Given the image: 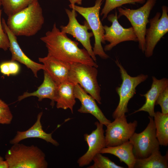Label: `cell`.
I'll return each mask as SVG.
<instances>
[{
	"label": "cell",
	"mask_w": 168,
	"mask_h": 168,
	"mask_svg": "<svg viewBox=\"0 0 168 168\" xmlns=\"http://www.w3.org/2000/svg\"><path fill=\"white\" fill-rule=\"evenodd\" d=\"M44 22L42 8L38 0L8 16L6 24L16 36L29 37L36 34Z\"/></svg>",
	"instance_id": "obj_2"
},
{
	"label": "cell",
	"mask_w": 168,
	"mask_h": 168,
	"mask_svg": "<svg viewBox=\"0 0 168 168\" xmlns=\"http://www.w3.org/2000/svg\"><path fill=\"white\" fill-rule=\"evenodd\" d=\"M115 63L119 67L122 80L119 86L116 88L119 96V101L118 106L112 114L113 119L119 117L128 112V103L136 93V88L148 77L147 75L141 74L135 77L129 75L119 60L116 58Z\"/></svg>",
	"instance_id": "obj_6"
},
{
	"label": "cell",
	"mask_w": 168,
	"mask_h": 168,
	"mask_svg": "<svg viewBox=\"0 0 168 168\" xmlns=\"http://www.w3.org/2000/svg\"><path fill=\"white\" fill-rule=\"evenodd\" d=\"M68 18V22L65 26H60L61 31L66 34H69L74 37L82 44L91 58L96 62V58L94 55L90 41L91 38L93 36L92 32H89L90 28L85 21L83 25L80 24L77 19V14L73 9L71 10L65 9Z\"/></svg>",
	"instance_id": "obj_11"
},
{
	"label": "cell",
	"mask_w": 168,
	"mask_h": 168,
	"mask_svg": "<svg viewBox=\"0 0 168 168\" xmlns=\"http://www.w3.org/2000/svg\"><path fill=\"white\" fill-rule=\"evenodd\" d=\"M12 145L5 155L9 168H47L45 155L37 146L19 143Z\"/></svg>",
	"instance_id": "obj_3"
},
{
	"label": "cell",
	"mask_w": 168,
	"mask_h": 168,
	"mask_svg": "<svg viewBox=\"0 0 168 168\" xmlns=\"http://www.w3.org/2000/svg\"><path fill=\"white\" fill-rule=\"evenodd\" d=\"M35 0H0L4 12L8 16L27 7Z\"/></svg>",
	"instance_id": "obj_24"
},
{
	"label": "cell",
	"mask_w": 168,
	"mask_h": 168,
	"mask_svg": "<svg viewBox=\"0 0 168 168\" xmlns=\"http://www.w3.org/2000/svg\"><path fill=\"white\" fill-rule=\"evenodd\" d=\"M13 118L8 105L0 99V124H9Z\"/></svg>",
	"instance_id": "obj_28"
},
{
	"label": "cell",
	"mask_w": 168,
	"mask_h": 168,
	"mask_svg": "<svg viewBox=\"0 0 168 168\" xmlns=\"http://www.w3.org/2000/svg\"><path fill=\"white\" fill-rule=\"evenodd\" d=\"M2 23L3 29L9 39L10 46L9 49L12 54L11 60L18 61L24 64L32 71L35 77H38V71L41 69L43 70L44 69V65L33 61L24 53L18 42L17 36L9 30L3 18L2 19Z\"/></svg>",
	"instance_id": "obj_14"
},
{
	"label": "cell",
	"mask_w": 168,
	"mask_h": 168,
	"mask_svg": "<svg viewBox=\"0 0 168 168\" xmlns=\"http://www.w3.org/2000/svg\"><path fill=\"white\" fill-rule=\"evenodd\" d=\"M148 118L149 122L145 129L139 133L135 132L129 140L136 158L147 157L155 150L160 149L153 117L149 116Z\"/></svg>",
	"instance_id": "obj_8"
},
{
	"label": "cell",
	"mask_w": 168,
	"mask_h": 168,
	"mask_svg": "<svg viewBox=\"0 0 168 168\" xmlns=\"http://www.w3.org/2000/svg\"><path fill=\"white\" fill-rule=\"evenodd\" d=\"M161 15L157 12L149 20L150 27L147 29L145 36V49L146 57L149 58L153 54L154 48L161 39L168 32V9L167 6L162 7Z\"/></svg>",
	"instance_id": "obj_9"
},
{
	"label": "cell",
	"mask_w": 168,
	"mask_h": 168,
	"mask_svg": "<svg viewBox=\"0 0 168 168\" xmlns=\"http://www.w3.org/2000/svg\"><path fill=\"white\" fill-rule=\"evenodd\" d=\"M82 0H68L70 2V5H74L77 4L79 5L82 4Z\"/></svg>",
	"instance_id": "obj_32"
},
{
	"label": "cell",
	"mask_w": 168,
	"mask_h": 168,
	"mask_svg": "<svg viewBox=\"0 0 168 168\" xmlns=\"http://www.w3.org/2000/svg\"><path fill=\"white\" fill-rule=\"evenodd\" d=\"M137 125L136 120L128 123L125 114L115 119L106 126V147L119 145L129 141Z\"/></svg>",
	"instance_id": "obj_10"
},
{
	"label": "cell",
	"mask_w": 168,
	"mask_h": 168,
	"mask_svg": "<svg viewBox=\"0 0 168 168\" xmlns=\"http://www.w3.org/2000/svg\"><path fill=\"white\" fill-rule=\"evenodd\" d=\"M74 84L68 80L58 85L55 98L56 107L66 110L69 109L73 113L76 99L74 94Z\"/></svg>",
	"instance_id": "obj_20"
},
{
	"label": "cell",
	"mask_w": 168,
	"mask_h": 168,
	"mask_svg": "<svg viewBox=\"0 0 168 168\" xmlns=\"http://www.w3.org/2000/svg\"><path fill=\"white\" fill-rule=\"evenodd\" d=\"M20 70V65L15 61H6L0 63V72L4 75H16Z\"/></svg>",
	"instance_id": "obj_27"
},
{
	"label": "cell",
	"mask_w": 168,
	"mask_h": 168,
	"mask_svg": "<svg viewBox=\"0 0 168 168\" xmlns=\"http://www.w3.org/2000/svg\"><path fill=\"white\" fill-rule=\"evenodd\" d=\"M0 168H9L8 165L7 161L0 156Z\"/></svg>",
	"instance_id": "obj_31"
},
{
	"label": "cell",
	"mask_w": 168,
	"mask_h": 168,
	"mask_svg": "<svg viewBox=\"0 0 168 168\" xmlns=\"http://www.w3.org/2000/svg\"><path fill=\"white\" fill-rule=\"evenodd\" d=\"M40 39L45 44L48 54L59 60L70 64L80 63L98 67L87 51L79 48L78 43L60 30L55 23L52 30L47 31Z\"/></svg>",
	"instance_id": "obj_1"
},
{
	"label": "cell",
	"mask_w": 168,
	"mask_h": 168,
	"mask_svg": "<svg viewBox=\"0 0 168 168\" xmlns=\"http://www.w3.org/2000/svg\"><path fill=\"white\" fill-rule=\"evenodd\" d=\"M152 83L150 89L144 94H140L145 98L144 104L132 114L141 111L148 113L149 116L153 117L155 114L154 107L156 100L160 94L168 86V79L163 78L160 79L152 76Z\"/></svg>",
	"instance_id": "obj_17"
},
{
	"label": "cell",
	"mask_w": 168,
	"mask_h": 168,
	"mask_svg": "<svg viewBox=\"0 0 168 168\" xmlns=\"http://www.w3.org/2000/svg\"><path fill=\"white\" fill-rule=\"evenodd\" d=\"M1 6L0 1V49L6 51L9 49L10 42L8 35L4 31L2 23L1 16L2 11L1 9Z\"/></svg>",
	"instance_id": "obj_30"
},
{
	"label": "cell",
	"mask_w": 168,
	"mask_h": 168,
	"mask_svg": "<svg viewBox=\"0 0 168 168\" xmlns=\"http://www.w3.org/2000/svg\"><path fill=\"white\" fill-rule=\"evenodd\" d=\"M39 61L44 65V69L56 84L68 80L70 64L59 60L48 54L43 58H39Z\"/></svg>",
	"instance_id": "obj_16"
},
{
	"label": "cell",
	"mask_w": 168,
	"mask_h": 168,
	"mask_svg": "<svg viewBox=\"0 0 168 168\" xmlns=\"http://www.w3.org/2000/svg\"><path fill=\"white\" fill-rule=\"evenodd\" d=\"M44 71L43 82L37 90L31 93L27 91L24 92L22 95L18 97V101H20L30 96H36L39 101L45 98L50 99L51 100V105L54 106L58 85L49 75L46 71Z\"/></svg>",
	"instance_id": "obj_19"
},
{
	"label": "cell",
	"mask_w": 168,
	"mask_h": 168,
	"mask_svg": "<svg viewBox=\"0 0 168 168\" xmlns=\"http://www.w3.org/2000/svg\"><path fill=\"white\" fill-rule=\"evenodd\" d=\"M157 105L160 106L161 113L168 114V86L158 96L155 102V105Z\"/></svg>",
	"instance_id": "obj_29"
},
{
	"label": "cell",
	"mask_w": 168,
	"mask_h": 168,
	"mask_svg": "<svg viewBox=\"0 0 168 168\" xmlns=\"http://www.w3.org/2000/svg\"><path fill=\"white\" fill-rule=\"evenodd\" d=\"M74 91L76 98L78 99L81 103V106L78 110V112L92 114L100 123L105 126L111 122L99 107L95 99L89 95L79 84H74Z\"/></svg>",
	"instance_id": "obj_15"
},
{
	"label": "cell",
	"mask_w": 168,
	"mask_h": 168,
	"mask_svg": "<svg viewBox=\"0 0 168 168\" xmlns=\"http://www.w3.org/2000/svg\"><path fill=\"white\" fill-rule=\"evenodd\" d=\"M168 152L162 156L160 149L153 151L148 157L142 158H136L134 168H168Z\"/></svg>",
	"instance_id": "obj_22"
},
{
	"label": "cell",
	"mask_w": 168,
	"mask_h": 168,
	"mask_svg": "<svg viewBox=\"0 0 168 168\" xmlns=\"http://www.w3.org/2000/svg\"><path fill=\"white\" fill-rule=\"evenodd\" d=\"M145 0H105V5L100 14L103 16L102 20L105 19L108 14L113 9L125 4H135L136 3L143 4Z\"/></svg>",
	"instance_id": "obj_25"
},
{
	"label": "cell",
	"mask_w": 168,
	"mask_h": 168,
	"mask_svg": "<svg viewBox=\"0 0 168 168\" xmlns=\"http://www.w3.org/2000/svg\"><path fill=\"white\" fill-rule=\"evenodd\" d=\"M103 0H96L95 5L91 7H83L75 5H69L70 8L74 9L86 20L94 37L95 43L93 48L94 55L103 59L109 56L105 52L102 44H105L104 40L105 30L100 17V11Z\"/></svg>",
	"instance_id": "obj_4"
},
{
	"label": "cell",
	"mask_w": 168,
	"mask_h": 168,
	"mask_svg": "<svg viewBox=\"0 0 168 168\" xmlns=\"http://www.w3.org/2000/svg\"><path fill=\"white\" fill-rule=\"evenodd\" d=\"M95 124L96 127V129L90 134L86 133L84 135L85 141L88 145V149L77 161L80 167L89 164L95 155L100 153L101 149L106 147L103 125L99 121L95 122Z\"/></svg>",
	"instance_id": "obj_13"
},
{
	"label": "cell",
	"mask_w": 168,
	"mask_h": 168,
	"mask_svg": "<svg viewBox=\"0 0 168 168\" xmlns=\"http://www.w3.org/2000/svg\"><path fill=\"white\" fill-rule=\"evenodd\" d=\"M96 68L80 63L70 64L68 80L78 84L99 104H101L100 88L97 80Z\"/></svg>",
	"instance_id": "obj_5"
},
{
	"label": "cell",
	"mask_w": 168,
	"mask_h": 168,
	"mask_svg": "<svg viewBox=\"0 0 168 168\" xmlns=\"http://www.w3.org/2000/svg\"><path fill=\"white\" fill-rule=\"evenodd\" d=\"M102 154L99 153L94 157L92 161L93 164L88 166V168H124L111 161L107 157L103 156Z\"/></svg>",
	"instance_id": "obj_26"
},
{
	"label": "cell",
	"mask_w": 168,
	"mask_h": 168,
	"mask_svg": "<svg viewBox=\"0 0 168 168\" xmlns=\"http://www.w3.org/2000/svg\"><path fill=\"white\" fill-rule=\"evenodd\" d=\"M42 115V112H40L37 115L35 122L27 130L17 131L14 137L10 141V143L13 144L28 138H37L44 140L55 146H58L59 143L52 138V133H48L43 130L41 122Z\"/></svg>",
	"instance_id": "obj_18"
},
{
	"label": "cell",
	"mask_w": 168,
	"mask_h": 168,
	"mask_svg": "<svg viewBox=\"0 0 168 168\" xmlns=\"http://www.w3.org/2000/svg\"><path fill=\"white\" fill-rule=\"evenodd\" d=\"M100 153L114 155L119 159L120 162L124 163L128 168H134L136 158L133 152V145L129 140L119 145L105 147Z\"/></svg>",
	"instance_id": "obj_21"
},
{
	"label": "cell",
	"mask_w": 168,
	"mask_h": 168,
	"mask_svg": "<svg viewBox=\"0 0 168 168\" xmlns=\"http://www.w3.org/2000/svg\"><path fill=\"white\" fill-rule=\"evenodd\" d=\"M157 0H147L140 7L136 9L120 7L117 8L118 19L122 16L126 17L130 22L137 36L138 47L144 53L145 49V36L146 26L149 23L148 18L151 10Z\"/></svg>",
	"instance_id": "obj_7"
},
{
	"label": "cell",
	"mask_w": 168,
	"mask_h": 168,
	"mask_svg": "<svg viewBox=\"0 0 168 168\" xmlns=\"http://www.w3.org/2000/svg\"><path fill=\"white\" fill-rule=\"evenodd\" d=\"M108 20L112 24L110 26H104L105 34L104 40L109 44L106 45L105 51H109L119 43L126 41L138 42V39L132 27H123L118 21L117 12L108 15Z\"/></svg>",
	"instance_id": "obj_12"
},
{
	"label": "cell",
	"mask_w": 168,
	"mask_h": 168,
	"mask_svg": "<svg viewBox=\"0 0 168 168\" xmlns=\"http://www.w3.org/2000/svg\"><path fill=\"white\" fill-rule=\"evenodd\" d=\"M156 136L160 145H168V114H164L159 111L155 112L153 116Z\"/></svg>",
	"instance_id": "obj_23"
}]
</instances>
